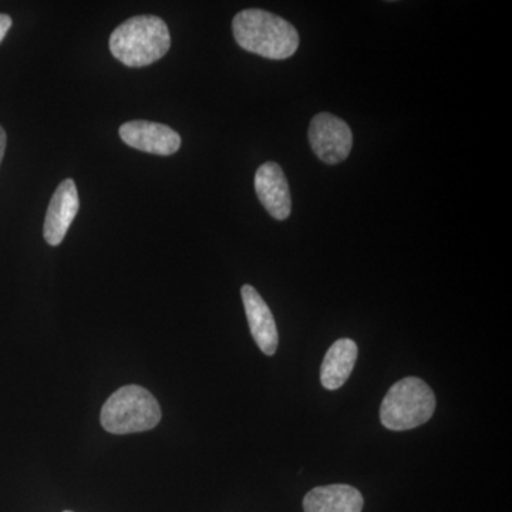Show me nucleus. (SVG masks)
Segmentation results:
<instances>
[{
	"instance_id": "obj_1",
	"label": "nucleus",
	"mask_w": 512,
	"mask_h": 512,
	"mask_svg": "<svg viewBox=\"0 0 512 512\" xmlns=\"http://www.w3.org/2000/svg\"><path fill=\"white\" fill-rule=\"evenodd\" d=\"M232 33L245 52L271 60L295 55L299 33L284 18L264 9H245L232 20Z\"/></svg>"
},
{
	"instance_id": "obj_2",
	"label": "nucleus",
	"mask_w": 512,
	"mask_h": 512,
	"mask_svg": "<svg viewBox=\"0 0 512 512\" xmlns=\"http://www.w3.org/2000/svg\"><path fill=\"white\" fill-rule=\"evenodd\" d=\"M171 46L167 23L157 16H136L110 36L111 55L128 67H146L167 55Z\"/></svg>"
},
{
	"instance_id": "obj_3",
	"label": "nucleus",
	"mask_w": 512,
	"mask_h": 512,
	"mask_svg": "<svg viewBox=\"0 0 512 512\" xmlns=\"http://www.w3.org/2000/svg\"><path fill=\"white\" fill-rule=\"evenodd\" d=\"M436 410V396L419 377L394 383L380 406V421L386 429L404 431L427 423Z\"/></svg>"
},
{
	"instance_id": "obj_4",
	"label": "nucleus",
	"mask_w": 512,
	"mask_h": 512,
	"mask_svg": "<svg viewBox=\"0 0 512 512\" xmlns=\"http://www.w3.org/2000/svg\"><path fill=\"white\" fill-rule=\"evenodd\" d=\"M100 419L101 426L109 433H141L160 423V404L144 387L131 384L111 394L101 409Z\"/></svg>"
},
{
	"instance_id": "obj_5",
	"label": "nucleus",
	"mask_w": 512,
	"mask_h": 512,
	"mask_svg": "<svg viewBox=\"0 0 512 512\" xmlns=\"http://www.w3.org/2000/svg\"><path fill=\"white\" fill-rule=\"evenodd\" d=\"M309 143L313 153L323 163H343L352 151V130L339 117L330 113H319L313 117L309 126Z\"/></svg>"
},
{
	"instance_id": "obj_6",
	"label": "nucleus",
	"mask_w": 512,
	"mask_h": 512,
	"mask_svg": "<svg viewBox=\"0 0 512 512\" xmlns=\"http://www.w3.org/2000/svg\"><path fill=\"white\" fill-rule=\"evenodd\" d=\"M119 133L128 147L156 156H173L181 147L177 131L154 121H128L120 127Z\"/></svg>"
},
{
	"instance_id": "obj_7",
	"label": "nucleus",
	"mask_w": 512,
	"mask_h": 512,
	"mask_svg": "<svg viewBox=\"0 0 512 512\" xmlns=\"http://www.w3.org/2000/svg\"><path fill=\"white\" fill-rule=\"evenodd\" d=\"M255 192L272 218L284 221L291 215L292 198L284 170L276 163H265L255 174Z\"/></svg>"
},
{
	"instance_id": "obj_8",
	"label": "nucleus",
	"mask_w": 512,
	"mask_h": 512,
	"mask_svg": "<svg viewBox=\"0 0 512 512\" xmlns=\"http://www.w3.org/2000/svg\"><path fill=\"white\" fill-rule=\"evenodd\" d=\"M80 200L76 184L72 178H67L59 184L50 200L46 212L45 227L43 235L47 244L52 247L62 244L70 225L79 212Z\"/></svg>"
},
{
	"instance_id": "obj_9",
	"label": "nucleus",
	"mask_w": 512,
	"mask_h": 512,
	"mask_svg": "<svg viewBox=\"0 0 512 512\" xmlns=\"http://www.w3.org/2000/svg\"><path fill=\"white\" fill-rule=\"evenodd\" d=\"M241 296L245 313H247L249 330H251L256 345L266 356L275 355L276 349H278L279 335L271 309L254 286H242Z\"/></svg>"
},
{
	"instance_id": "obj_10",
	"label": "nucleus",
	"mask_w": 512,
	"mask_h": 512,
	"mask_svg": "<svg viewBox=\"0 0 512 512\" xmlns=\"http://www.w3.org/2000/svg\"><path fill=\"white\" fill-rule=\"evenodd\" d=\"M363 495L348 484H332L316 487L305 495V512H362Z\"/></svg>"
},
{
	"instance_id": "obj_11",
	"label": "nucleus",
	"mask_w": 512,
	"mask_h": 512,
	"mask_svg": "<svg viewBox=\"0 0 512 512\" xmlns=\"http://www.w3.org/2000/svg\"><path fill=\"white\" fill-rule=\"evenodd\" d=\"M359 349L355 340L340 339L333 343L320 367V382L328 390H338L355 369Z\"/></svg>"
},
{
	"instance_id": "obj_12",
	"label": "nucleus",
	"mask_w": 512,
	"mask_h": 512,
	"mask_svg": "<svg viewBox=\"0 0 512 512\" xmlns=\"http://www.w3.org/2000/svg\"><path fill=\"white\" fill-rule=\"evenodd\" d=\"M12 23V18L9 15H2L0 13V43L8 35L9 29L12 28Z\"/></svg>"
},
{
	"instance_id": "obj_13",
	"label": "nucleus",
	"mask_w": 512,
	"mask_h": 512,
	"mask_svg": "<svg viewBox=\"0 0 512 512\" xmlns=\"http://www.w3.org/2000/svg\"><path fill=\"white\" fill-rule=\"evenodd\" d=\"M6 150V131L0 127V164H2L3 156Z\"/></svg>"
},
{
	"instance_id": "obj_14",
	"label": "nucleus",
	"mask_w": 512,
	"mask_h": 512,
	"mask_svg": "<svg viewBox=\"0 0 512 512\" xmlns=\"http://www.w3.org/2000/svg\"><path fill=\"white\" fill-rule=\"evenodd\" d=\"M64 512H72V511H64Z\"/></svg>"
}]
</instances>
